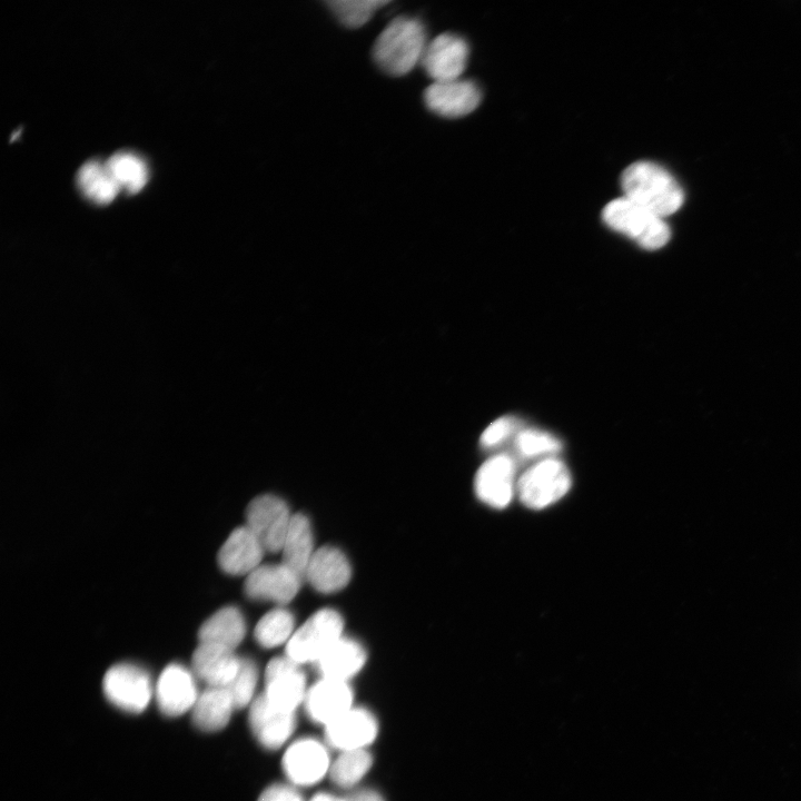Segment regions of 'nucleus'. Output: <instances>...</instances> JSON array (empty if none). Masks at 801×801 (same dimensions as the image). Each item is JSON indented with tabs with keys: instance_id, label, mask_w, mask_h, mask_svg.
I'll list each match as a JSON object with an SVG mask.
<instances>
[{
	"instance_id": "nucleus-33",
	"label": "nucleus",
	"mask_w": 801,
	"mask_h": 801,
	"mask_svg": "<svg viewBox=\"0 0 801 801\" xmlns=\"http://www.w3.org/2000/svg\"><path fill=\"white\" fill-rule=\"evenodd\" d=\"M257 801H305L296 787L290 783H273L258 797Z\"/></svg>"
},
{
	"instance_id": "nucleus-7",
	"label": "nucleus",
	"mask_w": 801,
	"mask_h": 801,
	"mask_svg": "<svg viewBox=\"0 0 801 801\" xmlns=\"http://www.w3.org/2000/svg\"><path fill=\"white\" fill-rule=\"evenodd\" d=\"M102 690L110 703L129 713L145 711L155 692L147 671L132 663L112 665L103 676Z\"/></svg>"
},
{
	"instance_id": "nucleus-10",
	"label": "nucleus",
	"mask_w": 801,
	"mask_h": 801,
	"mask_svg": "<svg viewBox=\"0 0 801 801\" xmlns=\"http://www.w3.org/2000/svg\"><path fill=\"white\" fill-rule=\"evenodd\" d=\"M248 721L257 742L270 751L287 745L297 726L296 712L274 705L263 693L249 705Z\"/></svg>"
},
{
	"instance_id": "nucleus-9",
	"label": "nucleus",
	"mask_w": 801,
	"mask_h": 801,
	"mask_svg": "<svg viewBox=\"0 0 801 801\" xmlns=\"http://www.w3.org/2000/svg\"><path fill=\"white\" fill-rule=\"evenodd\" d=\"M264 676L263 694L270 703L294 712L303 706L308 686L300 664L286 655L274 657L266 666Z\"/></svg>"
},
{
	"instance_id": "nucleus-25",
	"label": "nucleus",
	"mask_w": 801,
	"mask_h": 801,
	"mask_svg": "<svg viewBox=\"0 0 801 801\" xmlns=\"http://www.w3.org/2000/svg\"><path fill=\"white\" fill-rule=\"evenodd\" d=\"M76 180L81 192L100 205L111 201L120 189L108 172L105 162L93 159L87 160L79 167Z\"/></svg>"
},
{
	"instance_id": "nucleus-20",
	"label": "nucleus",
	"mask_w": 801,
	"mask_h": 801,
	"mask_svg": "<svg viewBox=\"0 0 801 801\" xmlns=\"http://www.w3.org/2000/svg\"><path fill=\"white\" fill-rule=\"evenodd\" d=\"M350 575L345 554L336 547L323 546L315 551L304 578L320 593H334L348 584Z\"/></svg>"
},
{
	"instance_id": "nucleus-8",
	"label": "nucleus",
	"mask_w": 801,
	"mask_h": 801,
	"mask_svg": "<svg viewBox=\"0 0 801 801\" xmlns=\"http://www.w3.org/2000/svg\"><path fill=\"white\" fill-rule=\"evenodd\" d=\"M291 518L287 504L270 494L254 498L246 510V526L270 553L281 551Z\"/></svg>"
},
{
	"instance_id": "nucleus-15",
	"label": "nucleus",
	"mask_w": 801,
	"mask_h": 801,
	"mask_svg": "<svg viewBox=\"0 0 801 801\" xmlns=\"http://www.w3.org/2000/svg\"><path fill=\"white\" fill-rule=\"evenodd\" d=\"M154 695L160 712L167 716L191 711L199 695L194 672L179 663L169 664L159 675Z\"/></svg>"
},
{
	"instance_id": "nucleus-18",
	"label": "nucleus",
	"mask_w": 801,
	"mask_h": 801,
	"mask_svg": "<svg viewBox=\"0 0 801 801\" xmlns=\"http://www.w3.org/2000/svg\"><path fill=\"white\" fill-rule=\"evenodd\" d=\"M265 548L245 525L234 530L221 545L217 562L230 575H248L260 566Z\"/></svg>"
},
{
	"instance_id": "nucleus-19",
	"label": "nucleus",
	"mask_w": 801,
	"mask_h": 801,
	"mask_svg": "<svg viewBox=\"0 0 801 801\" xmlns=\"http://www.w3.org/2000/svg\"><path fill=\"white\" fill-rule=\"evenodd\" d=\"M241 657L235 651L211 643H199L191 657L194 674L208 686L227 688L236 676Z\"/></svg>"
},
{
	"instance_id": "nucleus-12",
	"label": "nucleus",
	"mask_w": 801,
	"mask_h": 801,
	"mask_svg": "<svg viewBox=\"0 0 801 801\" xmlns=\"http://www.w3.org/2000/svg\"><path fill=\"white\" fill-rule=\"evenodd\" d=\"M304 710L310 721L325 728L354 706L348 682L320 678L308 688Z\"/></svg>"
},
{
	"instance_id": "nucleus-31",
	"label": "nucleus",
	"mask_w": 801,
	"mask_h": 801,
	"mask_svg": "<svg viewBox=\"0 0 801 801\" xmlns=\"http://www.w3.org/2000/svg\"><path fill=\"white\" fill-rule=\"evenodd\" d=\"M258 682V670L250 659L241 657L239 670L226 688L233 696L236 709L250 705L254 701Z\"/></svg>"
},
{
	"instance_id": "nucleus-29",
	"label": "nucleus",
	"mask_w": 801,
	"mask_h": 801,
	"mask_svg": "<svg viewBox=\"0 0 801 801\" xmlns=\"http://www.w3.org/2000/svg\"><path fill=\"white\" fill-rule=\"evenodd\" d=\"M389 1L380 0H334L328 1L334 16L348 28H359L365 24L376 10Z\"/></svg>"
},
{
	"instance_id": "nucleus-34",
	"label": "nucleus",
	"mask_w": 801,
	"mask_h": 801,
	"mask_svg": "<svg viewBox=\"0 0 801 801\" xmlns=\"http://www.w3.org/2000/svg\"><path fill=\"white\" fill-rule=\"evenodd\" d=\"M348 799L349 801H386L382 793L369 788L354 791Z\"/></svg>"
},
{
	"instance_id": "nucleus-11",
	"label": "nucleus",
	"mask_w": 801,
	"mask_h": 801,
	"mask_svg": "<svg viewBox=\"0 0 801 801\" xmlns=\"http://www.w3.org/2000/svg\"><path fill=\"white\" fill-rule=\"evenodd\" d=\"M378 732L379 723L373 711L354 705L324 728V740L339 752L365 750L374 743Z\"/></svg>"
},
{
	"instance_id": "nucleus-26",
	"label": "nucleus",
	"mask_w": 801,
	"mask_h": 801,
	"mask_svg": "<svg viewBox=\"0 0 801 801\" xmlns=\"http://www.w3.org/2000/svg\"><path fill=\"white\" fill-rule=\"evenodd\" d=\"M373 763L368 749L343 751L332 761L328 777L338 788L353 789L367 775Z\"/></svg>"
},
{
	"instance_id": "nucleus-4",
	"label": "nucleus",
	"mask_w": 801,
	"mask_h": 801,
	"mask_svg": "<svg viewBox=\"0 0 801 801\" xmlns=\"http://www.w3.org/2000/svg\"><path fill=\"white\" fill-rule=\"evenodd\" d=\"M571 484L567 466L551 456L527 468L518 478L516 491L526 507L541 510L561 500L570 491Z\"/></svg>"
},
{
	"instance_id": "nucleus-1",
	"label": "nucleus",
	"mask_w": 801,
	"mask_h": 801,
	"mask_svg": "<svg viewBox=\"0 0 801 801\" xmlns=\"http://www.w3.org/2000/svg\"><path fill=\"white\" fill-rule=\"evenodd\" d=\"M424 23L409 16L392 20L377 37L373 58L384 72L399 77L421 62L427 46Z\"/></svg>"
},
{
	"instance_id": "nucleus-23",
	"label": "nucleus",
	"mask_w": 801,
	"mask_h": 801,
	"mask_svg": "<svg viewBox=\"0 0 801 801\" xmlns=\"http://www.w3.org/2000/svg\"><path fill=\"white\" fill-rule=\"evenodd\" d=\"M246 634L241 612L235 606H225L209 616L199 627V643H211L235 650Z\"/></svg>"
},
{
	"instance_id": "nucleus-14",
	"label": "nucleus",
	"mask_w": 801,
	"mask_h": 801,
	"mask_svg": "<svg viewBox=\"0 0 801 801\" xmlns=\"http://www.w3.org/2000/svg\"><path fill=\"white\" fill-rule=\"evenodd\" d=\"M515 462L506 454L494 455L478 468L474 488L477 497L494 508L507 506L516 488Z\"/></svg>"
},
{
	"instance_id": "nucleus-28",
	"label": "nucleus",
	"mask_w": 801,
	"mask_h": 801,
	"mask_svg": "<svg viewBox=\"0 0 801 801\" xmlns=\"http://www.w3.org/2000/svg\"><path fill=\"white\" fill-rule=\"evenodd\" d=\"M295 620L291 613L283 607L267 612L256 624L254 636L256 642L271 649L287 643L295 630Z\"/></svg>"
},
{
	"instance_id": "nucleus-16",
	"label": "nucleus",
	"mask_w": 801,
	"mask_h": 801,
	"mask_svg": "<svg viewBox=\"0 0 801 801\" xmlns=\"http://www.w3.org/2000/svg\"><path fill=\"white\" fill-rule=\"evenodd\" d=\"M301 578L284 563L260 565L247 575L244 591L255 601L286 604L296 596Z\"/></svg>"
},
{
	"instance_id": "nucleus-21",
	"label": "nucleus",
	"mask_w": 801,
	"mask_h": 801,
	"mask_svg": "<svg viewBox=\"0 0 801 801\" xmlns=\"http://www.w3.org/2000/svg\"><path fill=\"white\" fill-rule=\"evenodd\" d=\"M366 651L357 641L342 636L315 663L320 678L348 682L366 663Z\"/></svg>"
},
{
	"instance_id": "nucleus-6",
	"label": "nucleus",
	"mask_w": 801,
	"mask_h": 801,
	"mask_svg": "<svg viewBox=\"0 0 801 801\" xmlns=\"http://www.w3.org/2000/svg\"><path fill=\"white\" fill-rule=\"evenodd\" d=\"M325 740L298 738L286 745L281 758L283 772L291 785L307 788L329 774L333 759Z\"/></svg>"
},
{
	"instance_id": "nucleus-17",
	"label": "nucleus",
	"mask_w": 801,
	"mask_h": 801,
	"mask_svg": "<svg viewBox=\"0 0 801 801\" xmlns=\"http://www.w3.org/2000/svg\"><path fill=\"white\" fill-rule=\"evenodd\" d=\"M482 99L478 86L464 79L436 81L424 91L426 107L434 113L457 118L471 113Z\"/></svg>"
},
{
	"instance_id": "nucleus-5",
	"label": "nucleus",
	"mask_w": 801,
	"mask_h": 801,
	"mask_svg": "<svg viewBox=\"0 0 801 801\" xmlns=\"http://www.w3.org/2000/svg\"><path fill=\"white\" fill-rule=\"evenodd\" d=\"M344 621L332 609L314 613L286 643V656L298 664L316 663L343 636Z\"/></svg>"
},
{
	"instance_id": "nucleus-30",
	"label": "nucleus",
	"mask_w": 801,
	"mask_h": 801,
	"mask_svg": "<svg viewBox=\"0 0 801 801\" xmlns=\"http://www.w3.org/2000/svg\"><path fill=\"white\" fill-rule=\"evenodd\" d=\"M515 448L524 458L540 456L551 457L550 455H554L561 451L562 443L547 432L527 428L516 435Z\"/></svg>"
},
{
	"instance_id": "nucleus-3",
	"label": "nucleus",
	"mask_w": 801,
	"mask_h": 801,
	"mask_svg": "<svg viewBox=\"0 0 801 801\" xmlns=\"http://www.w3.org/2000/svg\"><path fill=\"white\" fill-rule=\"evenodd\" d=\"M604 222L645 249H659L670 239V228L662 217L626 197L610 201L602 211Z\"/></svg>"
},
{
	"instance_id": "nucleus-27",
	"label": "nucleus",
	"mask_w": 801,
	"mask_h": 801,
	"mask_svg": "<svg viewBox=\"0 0 801 801\" xmlns=\"http://www.w3.org/2000/svg\"><path fill=\"white\" fill-rule=\"evenodd\" d=\"M105 166L118 186L131 194L139 191L148 178L146 164L130 151L112 154Z\"/></svg>"
},
{
	"instance_id": "nucleus-32",
	"label": "nucleus",
	"mask_w": 801,
	"mask_h": 801,
	"mask_svg": "<svg viewBox=\"0 0 801 801\" xmlns=\"http://www.w3.org/2000/svg\"><path fill=\"white\" fill-rule=\"evenodd\" d=\"M516 426L514 418L504 416L493 421L482 433L481 444L483 447H495L507 439Z\"/></svg>"
},
{
	"instance_id": "nucleus-35",
	"label": "nucleus",
	"mask_w": 801,
	"mask_h": 801,
	"mask_svg": "<svg viewBox=\"0 0 801 801\" xmlns=\"http://www.w3.org/2000/svg\"><path fill=\"white\" fill-rule=\"evenodd\" d=\"M309 801H349V799L348 797H342L335 793L320 791L314 794Z\"/></svg>"
},
{
	"instance_id": "nucleus-22",
	"label": "nucleus",
	"mask_w": 801,
	"mask_h": 801,
	"mask_svg": "<svg viewBox=\"0 0 801 801\" xmlns=\"http://www.w3.org/2000/svg\"><path fill=\"white\" fill-rule=\"evenodd\" d=\"M235 710L233 696L226 688L208 686L198 695L191 709V720L199 730L215 732L229 723Z\"/></svg>"
},
{
	"instance_id": "nucleus-24",
	"label": "nucleus",
	"mask_w": 801,
	"mask_h": 801,
	"mask_svg": "<svg viewBox=\"0 0 801 801\" xmlns=\"http://www.w3.org/2000/svg\"><path fill=\"white\" fill-rule=\"evenodd\" d=\"M315 551L309 520L301 513L294 514L280 551L281 563L304 578Z\"/></svg>"
},
{
	"instance_id": "nucleus-13",
	"label": "nucleus",
	"mask_w": 801,
	"mask_h": 801,
	"mask_svg": "<svg viewBox=\"0 0 801 801\" xmlns=\"http://www.w3.org/2000/svg\"><path fill=\"white\" fill-rule=\"evenodd\" d=\"M469 55L468 43L458 34L445 32L427 43L421 63L436 81L459 79Z\"/></svg>"
},
{
	"instance_id": "nucleus-2",
	"label": "nucleus",
	"mask_w": 801,
	"mask_h": 801,
	"mask_svg": "<svg viewBox=\"0 0 801 801\" xmlns=\"http://www.w3.org/2000/svg\"><path fill=\"white\" fill-rule=\"evenodd\" d=\"M624 197L664 218L683 204L678 181L662 167L650 161L630 165L621 178Z\"/></svg>"
}]
</instances>
